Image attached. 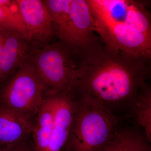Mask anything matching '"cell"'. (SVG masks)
I'll use <instances>...</instances> for the list:
<instances>
[{
    "label": "cell",
    "instance_id": "obj_1",
    "mask_svg": "<svg viewBox=\"0 0 151 151\" xmlns=\"http://www.w3.org/2000/svg\"><path fill=\"white\" fill-rule=\"evenodd\" d=\"M79 52L76 94L96 100L115 115L126 110L127 115L150 75V59L122 51L101 38Z\"/></svg>",
    "mask_w": 151,
    "mask_h": 151
},
{
    "label": "cell",
    "instance_id": "obj_2",
    "mask_svg": "<svg viewBox=\"0 0 151 151\" xmlns=\"http://www.w3.org/2000/svg\"><path fill=\"white\" fill-rule=\"evenodd\" d=\"M75 109L66 151H96L108 142L125 117L113 114L89 97L76 94Z\"/></svg>",
    "mask_w": 151,
    "mask_h": 151
},
{
    "label": "cell",
    "instance_id": "obj_3",
    "mask_svg": "<svg viewBox=\"0 0 151 151\" xmlns=\"http://www.w3.org/2000/svg\"><path fill=\"white\" fill-rule=\"evenodd\" d=\"M27 60L47 92L75 94L78 85L79 70L62 42L32 46Z\"/></svg>",
    "mask_w": 151,
    "mask_h": 151
},
{
    "label": "cell",
    "instance_id": "obj_4",
    "mask_svg": "<svg viewBox=\"0 0 151 151\" xmlns=\"http://www.w3.org/2000/svg\"><path fill=\"white\" fill-rule=\"evenodd\" d=\"M46 92L45 86L27 60L0 89V102L35 121Z\"/></svg>",
    "mask_w": 151,
    "mask_h": 151
},
{
    "label": "cell",
    "instance_id": "obj_5",
    "mask_svg": "<svg viewBox=\"0 0 151 151\" xmlns=\"http://www.w3.org/2000/svg\"><path fill=\"white\" fill-rule=\"evenodd\" d=\"M94 32L95 21L87 0H73L69 20L58 38L80 52L100 39Z\"/></svg>",
    "mask_w": 151,
    "mask_h": 151
},
{
    "label": "cell",
    "instance_id": "obj_6",
    "mask_svg": "<svg viewBox=\"0 0 151 151\" xmlns=\"http://www.w3.org/2000/svg\"><path fill=\"white\" fill-rule=\"evenodd\" d=\"M94 21L95 32L105 43L129 54L151 59V37L137 31L124 23L95 19Z\"/></svg>",
    "mask_w": 151,
    "mask_h": 151
},
{
    "label": "cell",
    "instance_id": "obj_7",
    "mask_svg": "<svg viewBox=\"0 0 151 151\" xmlns=\"http://www.w3.org/2000/svg\"><path fill=\"white\" fill-rule=\"evenodd\" d=\"M32 47L48 44L55 35L53 22L42 0H16Z\"/></svg>",
    "mask_w": 151,
    "mask_h": 151
},
{
    "label": "cell",
    "instance_id": "obj_8",
    "mask_svg": "<svg viewBox=\"0 0 151 151\" xmlns=\"http://www.w3.org/2000/svg\"><path fill=\"white\" fill-rule=\"evenodd\" d=\"M35 121L0 102V151L29 139Z\"/></svg>",
    "mask_w": 151,
    "mask_h": 151
},
{
    "label": "cell",
    "instance_id": "obj_9",
    "mask_svg": "<svg viewBox=\"0 0 151 151\" xmlns=\"http://www.w3.org/2000/svg\"><path fill=\"white\" fill-rule=\"evenodd\" d=\"M53 125L48 151H61L68 138L75 109V94L54 93Z\"/></svg>",
    "mask_w": 151,
    "mask_h": 151
},
{
    "label": "cell",
    "instance_id": "obj_10",
    "mask_svg": "<svg viewBox=\"0 0 151 151\" xmlns=\"http://www.w3.org/2000/svg\"><path fill=\"white\" fill-rule=\"evenodd\" d=\"M32 46L19 33L4 29V45L0 83L4 81L27 61Z\"/></svg>",
    "mask_w": 151,
    "mask_h": 151
},
{
    "label": "cell",
    "instance_id": "obj_11",
    "mask_svg": "<svg viewBox=\"0 0 151 151\" xmlns=\"http://www.w3.org/2000/svg\"><path fill=\"white\" fill-rule=\"evenodd\" d=\"M54 103V93L47 92L32 134L36 151H48L53 125Z\"/></svg>",
    "mask_w": 151,
    "mask_h": 151
},
{
    "label": "cell",
    "instance_id": "obj_12",
    "mask_svg": "<svg viewBox=\"0 0 151 151\" xmlns=\"http://www.w3.org/2000/svg\"><path fill=\"white\" fill-rule=\"evenodd\" d=\"M150 144L144 132L120 126L111 140L96 151H151Z\"/></svg>",
    "mask_w": 151,
    "mask_h": 151
},
{
    "label": "cell",
    "instance_id": "obj_13",
    "mask_svg": "<svg viewBox=\"0 0 151 151\" xmlns=\"http://www.w3.org/2000/svg\"><path fill=\"white\" fill-rule=\"evenodd\" d=\"M126 118L133 119L151 142V88L145 82L141 86L134 102Z\"/></svg>",
    "mask_w": 151,
    "mask_h": 151
},
{
    "label": "cell",
    "instance_id": "obj_14",
    "mask_svg": "<svg viewBox=\"0 0 151 151\" xmlns=\"http://www.w3.org/2000/svg\"><path fill=\"white\" fill-rule=\"evenodd\" d=\"M0 28L19 33L27 40L26 29L16 0H0Z\"/></svg>",
    "mask_w": 151,
    "mask_h": 151
},
{
    "label": "cell",
    "instance_id": "obj_15",
    "mask_svg": "<svg viewBox=\"0 0 151 151\" xmlns=\"http://www.w3.org/2000/svg\"><path fill=\"white\" fill-rule=\"evenodd\" d=\"M123 23L137 31L151 37L150 15L142 2L129 1Z\"/></svg>",
    "mask_w": 151,
    "mask_h": 151
},
{
    "label": "cell",
    "instance_id": "obj_16",
    "mask_svg": "<svg viewBox=\"0 0 151 151\" xmlns=\"http://www.w3.org/2000/svg\"><path fill=\"white\" fill-rule=\"evenodd\" d=\"M53 22L55 35L58 37L67 24L73 0H43Z\"/></svg>",
    "mask_w": 151,
    "mask_h": 151
},
{
    "label": "cell",
    "instance_id": "obj_17",
    "mask_svg": "<svg viewBox=\"0 0 151 151\" xmlns=\"http://www.w3.org/2000/svg\"><path fill=\"white\" fill-rule=\"evenodd\" d=\"M6 151H36L35 146L33 139L29 141L27 139L23 142L15 145Z\"/></svg>",
    "mask_w": 151,
    "mask_h": 151
},
{
    "label": "cell",
    "instance_id": "obj_18",
    "mask_svg": "<svg viewBox=\"0 0 151 151\" xmlns=\"http://www.w3.org/2000/svg\"><path fill=\"white\" fill-rule=\"evenodd\" d=\"M3 45H4V29L0 28V67L2 56Z\"/></svg>",
    "mask_w": 151,
    "mask_h": 151
},
{
    "label": "cell",
    "instance_id": "obj_19",
    "mask_svg": "<svg viewBox=\"0 0 151 151\" xmlns=\"http://www.w3.org/2000/svg\"><path fill=\"white\" fill-rule=\"evenodd\" d=\"M65 151V150H64V149H63L62 150V151Z\"/></svg>",
    "mask_w": 151,
    "mask_h": 151
},
{
    "label": "cell",
    "instance_id": "obj_20",
    "mask_svg": "<svg viewBox=\"0 0 151 151\" xmlns=\"http://www.w3.org/2000/svg\"><path fill=\"white\" fill-rule=\"evenodd\" d=\"M6 151L5 150H4V151Z\"/></svg>",
    "mask_w": 151,
    "mask_h": 151
}]
</instances>
